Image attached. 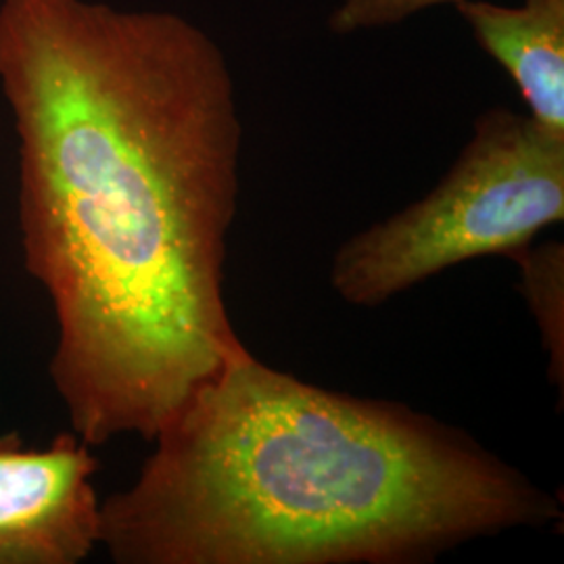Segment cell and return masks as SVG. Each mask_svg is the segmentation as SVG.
<instances>
[{
	"label": "cell",
	"mask_w": 564,
	"mask_h": 564,
	"mask_svg": "<svg viewBox=\"0 0 564 564\" xmlns=\"http://www.w3.org/2000/svg\"><path fill=\"white\" fill-rule=\"evenodd\" d=\"M0 90L72 431L153 442L245 347L224 300L242 147L228 59L178 13L0 0Z\"/></svg>",
	"instance_id": "obj_1"
},
{
	"label": "cell",
	"mask_w": 564,
	"mask_h": 564,
	"mask_svg": "<svg viewBox=\"0 0 564 564\" xmlns=\"http://www.w3.org/2000/svg\"><path fill=\"white\" fill-rule=\"evenodd\" d=\"M101 502L118 564H412L561 523L554 496L460 429L305 383L247 347Z\"/></svg>",
	"instance_id": "obj_2"
},
{
	"label": "cell",
	"mask_w": 564,
	"mask_h": 564,
	"mask_svg": "<svg viewBox=\"0 0 564 564\" xmlns=\"http://www.w3.org/2000/svg\"><path fill=\"white\" fill-rule=\"evenodd\" d=\"M563 220L564 137L494 107L426 197L343 242L330 284L343 302L377 307L452 265L510 256Z\"/></svg>",
	"instance_id": "obj_3"
},
{
	"label": "cell",
	"mask_w": 564,
	"mask_h": 564,
	"mask_svg": "<svg viewBox=\"0 0 564 564\" xmlns=\"http://www.w3.org/2000/svg\"><path fill=\"white\" fill-rule=\"evenodd\" d=\"M74 431L28 445L0 435V564H78L99 545V463Z\"/></svg>",
	"instance_id": "obj_4"
},
{
	"label": "cell",
	"mask_w": 564,
	"mask_h": 564,
	"mask_svg": "<svg viewBox=\"0 0 564 564\" xmlns=\"http://www.w3.org/2000/svg\"><path fill=\"white\" fill-rule=\"evenodd\" d=\"M452 7L514 82L527 113L564 137V0H524L521 7L456 0Z\"/></svg>",
	"instance_id": "obj_5"
},
{
	"label": "cell",
	"mask_w": 564,
	"mask_h": 564,
	"mask_svg": "<svg viewBox=\"0 0 564 564\" xmlns=\"http://www.w3.org/2000/svg\"><path fill=\"white\" fill-rule=\"evenodd\" d=\"M512 258L521 268V289L529 307L538 321L550 354V377L563 391L564 377V253L561 242H545L538 249L524 245L512 251Z\"/></svg>",
	"instance_id": "obj_6"
},
{
	"label": "cell",
	"mask_w": 564,
	"mask_h": 564,
	"mask_svg": "<svg viewBox=\"0 0 564 564\" xmlns=\"http://www.w3.org/2000/svg\"><path fill=\"white\" fill-rule=\"evenodd\" d=\"M454 2L456 0H341L328 18V28L339 36H347L398 25L431 7Z\"/></svg>",
	"instance_id": "obj_7"
}]
</instances>
